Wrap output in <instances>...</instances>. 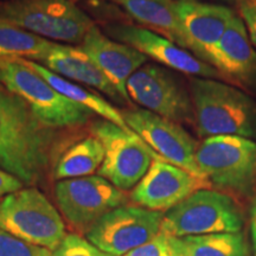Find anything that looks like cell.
Wrapping results in <instances>:
<instances>
[{
	"mask_svg": "<svg viewBox=\"0 0 256 256\" xmlns=\"http://www.w3.org/2000/svg\"><path fill=\"white\" fill-rule=\"evenodd\" d=\"M0 256H51V252L20 241L0 228Z\"/></svg>",
	"mask_w": 256,
	"mask_h": 256,
	"instance_id": "cell-25",
	"label": "cell"
},
{
	"mask_svg": "<svg viewBox=\"0 0 256 256\" xmlns=\"http://www.w3.org/2000/svg\"><path fill=\"white\" fill-rule=\"evenodd\" d=\"M226 2H236V0H226Z\"/></svg>",
	"mask_w": 256,
	"mask_h": 256,
	"instance_id": "cell-30",
	"label": "cell"
},
{
	"mask_svg": "<svg viewBox=\"0 0 256 256\" xmlns=\"http://www.w3.org/2000/svg\"><path fill=\"white\" fill-rule=\"evenodd\" d=\"M255 2H256V0H255Z\"/></svg>",
	"mask_w": 256,
	"mask_h": 256,
	"instance_id": "cell-31",
	"label": "cell"
},
{
	"mask_svg": "<svg viewBox=\"0 0 256 256\" xmlns=\"http://www.w3.org/2000/svg\"><path fill=\"white\" fill-rule=\"evenodd\" d=\"M244 214L230 194L203 188L166 211L160 232L170 238L240 232Z\"/></svg>",
	"mask_w": 256,
	"mask_h": 256,
	"instance_id": "cell-5",
	"label": "cell"
},
{
	"mask_svg": "<svg viewBox=\"0 0 256 256\" xmlns=\"http://www.w3.org/2000/svg\"><path fill=\"white\" fill-rule=\"evenodd\" d=\"M170 244L174 256H252L243 230L240 232L170 238Z\"/></svg>",
	"mask_w": 256,
	"mask_h": 256,
	"instance_id": "cell-20",
	"label": "cell"
},
{
	"mask_svg": "<svg viewBox=\"0 0 256 256\" xmlns=\"http://www.w3.org/2000/svg\"><path fill=\"white\" fill-rule=\"evenodd\" d=\"M51 256H113L102 252L87 238L78 234H66L57 247L51 252Z\"/></svg>",
	"mask_w": 256,
	"mask_h": 256,
	"instance_id": "cell-24",
	"label": "cell"
},
{
	"mask_svg": "<svg viewBox=\"0 0 256 256\" xmlns=\"http://www.w3.org/2000/svg\"><path fill=\"white\" fill-rule=\"evenodd\" d=\"M0 228L20 241L50 252L66 235L60 212L34 186L23 188L0 200Z\"/></svg>",
	"mask_w": 256,
	"mask_h": 256,
	"instance_id": "cell-7",
	"label": "cell"
},
{
	"mask_svg": "<svg viewBox=\"0 0 256 256\" xmlns=\"http://www.w3.org/2000/svg\"><path fill=\"white\" fill-rule=\"evenodd\" d=\"M130 17L148 30L158 32L179 46L186 49L174 0H114Z\"/></svg>",
	"mask_w": 256,
	"mask_h": 256,
	"instance_id": "cell-19",
	"label": "cell"
},
{
	"mask_svg": "<svg viewBox=\"0 0 256 256\" xmlns=\"http://www.w3.org/2000/svg\"><path fill=\"white\" fill-rule=\"evenodd\" d=\"M212 184L178 166L154 159L144 178L130 194V200L145 209L166 212L194 192L210 188Z\"/></svg>",
	"mask_w": 256,
	"mask_h": 256,
	"instance_id": "cell-13",
	"label": "cell"
},
{
	"mask_svg": "<svg viewBox=\"0 0 256 256\" xmlns=\"http://www.w3.org/2000/svg\"><path fill=\"white\" fill-rule=\"evenodd\" d=\"M164 212L122 206L106 214L86 232L88 241L102 252L122 256L160 234Z\"/></svg>",
	"mask_w": 256,
	"mask_h": 256,
	"instance_id": "cell-11",
	"label": "cell"
},
{
	"mask_svg": "<svg viewBox=\"0 0 256 256\" xmlns=\"http://www.w3.org/2000/svg\"><path fill=\"white\" fill-rule=\"evenodd\" d=\"M92 133L104 148L98 176L122 191L136 188L153 160L162 159L136 132L108 120L95 121L92 124Z\"/></svg>",
	"mask_w": 256,
	"mask_h": 256,
	"instance_id": "cell-8",
	"label": "cell"
},
{
	"mask_svg": "<svg viewBox=\"0 0 256 256\" xmlns=\"http://www.w3.org/2000/svg\"><path fill=\"white\" fill-rule=\"evenodd\" d=\"M44 66L66 80L96 88L115 100H121L116 88L108 81L82 48L55 43L48 56L42 60Z\"/></svg>",
	"mask_w": 256,
	"mask_h": 256,
	"instance_id": "cell-18",
	"label": "cell"
},
{
	"mask_svg": "<svg viewBox=\"0 0 256 256\" xmlns=\"http://www.w3.org/2000/svg\"><path fill=\"white\" fill-rule=\"evenodd\" d=\"M186 49L208 63L210 54L222 40L234 16L232 10L222 5L206 4L196 0L174 2Z\"/></svg>",
	"mask_w": 256,
	"mask_h": 256,
	"instance_id": "cell-15",
	"label": "cell"
},
{
	"mask_svg": "<svg viewBox=\"0 0 256 256\" xmlns=\"http://www.w3.org/2000/svg\"><path fill=\"white\" fill-rule=\"evenodd\" d=\"M122 256H174V252L170 244L168 236L160 232L150 242L128 252Z\"/></svg>",
	"mask_w": 256,
	"mask_h": 256,
	"instance_id": "cell-26",
	"label": "cell"
},
{
	"mask_svg": "<svg viewBox=\"0 0 256 256\" xmlns=\"http://www.w3.org/2000/svg\"><path fill=\"white\" fill-rule=\"evenodd\" d=\"M23 188L24 183L20 179L0 168V200Z\"/></svg>",
	"mask_w": 256,
	"mask_h": 256,
	"instance_id": "cell-28",
	"label": "cell"
},
{
	"mask_svg": "<svg viewBox=\"0 0 256 256\" xmlns=\"http://www.w3.org/2000/svg\"><path fill=\"white\" fill-rule=\"evenodd\" d=\"M249 217H250V234L252 242V252L256 256V194L252 198L250 210H249Z\"/></svg>",
	"mask_w": 256,
	"mask_h": 256,
	"instance_id": "cell-29",
	"label": "cell"
},
{
	"mask_svg": "<svg viewBox=\"0 0 256 256\" xmlns=\"http://www.w3.org/2000/svg\"><path fill=\"white\" fill-rule=\"evenodd\" d=\"M238 10L243 23L247 28L252 46L256 49V2L255 0H238Z\"/></svg>",
	"mask_w": 256,
	"mask_h": 256,
	"instance_id": "cell-27",
	"label": "cell"
},
{
	"mask_svg": "<svg viewBox=\"0 0 256 256\" xmlns=\"http://www.w3.org/2000/svg\"><path fill=\"white\" fill-rule=\"evenodd\" d=\"M20 60H23L25 66L34 70V72H37L38 75H40L51 87L55 88L57 92L66 96V98H68L69 100L83 106L87 110H92L94 114L100 115L104 120L110 121V122L118 124V126L124 128V130H130L127 126L126 121L124 120L122 113H120L116 108L108 104L101 96L88 90L87 88H83L81 86L75 84L74 82H70L69 80L57 75V74L52 72L44 66H40V63L34 62V60L25 58Z\"/></svg>",
	"mask_w": 256,
	"mask_h": 256,
	"instance_id": "cell-21",
	"label": "cell"
},
{
	"mask_svg": "<svg viewBox=\"0 0 256 256\" xmlns=\"http://www.w3.org/2000/svg\"><path fill=\"white\" fill-rule=\"evenodd\" d=\"M81 48L116 88L121 98L130 102L127 81L138 69L145 66L148 57L127 44L110 40L95 25L84 37Z\"/></svg>",
	"mask_w": 256,
	"mask_h": 256,
	"instance_id": "cell-16",
	"label": "cell"
},
{
	"mask_svg": "<svg viewBox=\"0 0 256 256\" xmlns=\"http://www.w3.org/2000/svg\"><path fill=\"white\" fill-rule=\"evenodd\" d=\"M104 159V148L96 138L88 136L66 148L57 160L55 178H81L98 171Z\"/></svg>",
	"mask_w": 256,
	"mask_h": 256,
	"instance_id": "cell-22",
	"label": "cell"
},
{
	"mask_svg": "<svg viewBox=\"0 0 256 256\" xmlns=\"http://www.w3.org/2000/svg\"><path fill=\"white\" fill-rule=\"evenodd\" d=\"M130 100L152 113L177 124L194 122L191 94L168 68L145 64L127 81Z\"/></svg>",
	"mask_w": 256,
	"mask_h": 256,
	"instance_id": "cell-10",
	"label": "cell"
},
{
	"mask_svg": "<svg viewBox=\"0 0 256 256\" xmlns=\"http://www.w3.org/2000/svg\"><path fill=\"white\" fill-rule=\"evenodd\" d=\"M194 124L202 138L256 136V102L240 89L215 78H192Z\"/></svg>",
	"mask_w": 256,
	"mask_h": 256,
	"instance_id": "cell-2",
	"label": "cell"
},
{
	"mask_svg": "<svg viewBox=\"0 0 256 256\" xmlns=\"http://www.w3.org/2000/svg\"><path fill=\"white\" fill-rule=\"evenodd\" d=\"M208 63L226 78L242 83L256 78V50L241 17L234 16Z\"/></svg>",
	"mask_w": 256,
	"mask_h": 256,
	"instance_id": "cell-17",
	"label": "cell"
},
{
	"mask_svg": "<svg viewBox=\"0 0 256 256\" xmlns=\"http://www.w3.org/2000/svg\"><path fill=\"white\" fill-rule=\"evenodd\" d=\"M55 144L52 128L0 83V168L34 186L46 178Z\"/></svg>",
	"mask_w": 256,
	"mask_h": 256,
	"instance_id": "cell-1",
	"label": "cell"
},
{
	"mask_svg": "<svg viewBox=\"0 0 256 256\" xmlns=\"http://www.w3.org/2000/svg\"><path fill=\"white\" fill-rule=\"evenodd\" d=\"M56 203L70 226L87 232L106 214L126 206V192L101 176L63 179L55 186Z\"/></svg>",
	"mask_w": 256,
	"mask_h": 256,
	"instance_id": "cell-9",
	"label": "cell"
},
{
	"mask_svg": "<svg viewBox=\"0 0 256 256\" xmlns=\"http://www.w3.org/2000/svg\"><path fill=\"white\" fill-rule=\"evenodd\" d=\"M0 83L26 102L37 119L52 130L83 126L94 115L51 87L20 58L0 60Z\"/></svg>",
	"mask_w": 256,
	"mask_h": 256,
	"instance_id": "cell-3",
	"label": "cell"
},
{
	"mask_svg": "<svg viewBox=\"0 0 256 256\" xmlns=\"http://www.w3.org/2000/svg\"><path fill=\"white\" fill-rule=\"evenodd\" d=\"M54 44V42L0 18V60L25 58L42 62L52 49Z\"/></svg>",
	"mask_w": 256,
	"mask_h": 256,
	"instance_id": "cell-23",
	"label": "cell"
},
{
	"mask_svg": "<svg viewBox=\"0 0 256 256\" xmlns=\"http://www.w3.org/2000/svg\"><path fill=\"white\" fill-rule=\"evenodd\" d=\"M196 162L208 180L238 197L256 194V142L238 136L206 138L198 144Z\"/></svg>",
	"mask_w": 256,
	"mask_h": 256,
	"instance_id": "cell-4",
	"label": "cell"
},
{
	"mask_svg": "<svg viewBox=\"0 0 256 256\" xmlns=\"http://www.w3.org/2000/svg\"><path fill=\"white\" fill-rule=\"evenodd\" d=\"M106 32L110 37L134 48L168 69L194 78L215 80L223 78L218 70L209 63L148 28L127 24H112L106 26Z\"/></svg>",
	"mask_w": 256,
	"mask_h": 256,
	"instance_id": "cell-14",
	"label": "cell"
},
{
	"mask_svg": "<svg viewBox=\"0 0 256 256\" xmlns=\"http://www.w3.org/2000/svg\"><path fill=\"white\" fill-rule=\"evenodd\" d=\"M122 116L127 126L162 160L206 178L196 162L198 144L180 124L144 108L124 112Z\"/></svg>",
	"mask_w": 256,
	"mask_h": 256,
	"instance_id": "cell-12",
	"label": "cell"
},
{
	"mask_svg": "<svg viewBox=\"0 0 256 256\" xmlns=\"http://www.w3.org/2000/svg\"><path fill=\"white\" fill-rule=\"evenodd\" d=\"M0 18L48 40L81 43L94 22L72 0H5Z\"/></svg>",
	"mask_w": 256,
	"mask_h": 256,
	"instance_id": "cell-6",
	"label": "cell"
}]
</instances>
